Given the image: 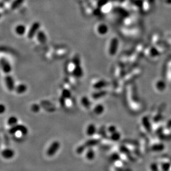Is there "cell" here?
<instances>
[{"mask_svg": "<svg viewBox=\"0 0 171 171\" xmlns=\"http://www.w3.org/2000/svg\"><path fill=\"white\" fill-rule=\"evenodd\" d=\"M1 14H0V18H1Z\"/></svg>", "mask_w": 171, "mask_h": 171, "instance_id": "15", "label": "cell"}, {"mask_svg": "<svg viewBox=\"0 0 171 171\" xmlns=\"http://www.w3.org/2000/svg\"><path fill=\"white\" fill-rule=\"evenodd\" d=\"M15 151L11 149H3L1 152V155L5 159L10 160L15 156Z\"/></svg>", "mask_w": 171, "mask_h": 171, "instance_id": "6", "label": "cell"}, {"mask_svg": "<svg viewBox=\"0 0 171 171\" xmlns=\"http://www.w3.org/2000/svg\"><path fill=\"white\" fill-rule=\"evenodd\" d=\"M18 120L17 117L15 116H12L10 117L7 120V124L10 127L14 126L18 124Z\"/></svg>", "mask_w": 171, "mask_h": 171, "instance_id": "11", "label": "cell"}, {"mask_svg": "<svg viewBox=\"0 0 171 171\" xmlns=\"http://www.w3.org/2000/svg\"><path fill=\"white\" fill-rule=\"evenodd\" d=\"M0 66L2 71L5 73L8 74L12 71V67L7 60L5 58L0 59Z\"/></svg>", "mask_w": 171, "mask_h": 171, "instance_id": "3", "label": "cell"}, {"mask_svg": "<svg viewBox=\"0 0 171 171\" xmlns=\"http://www.w3.org/2000/svg\"><path fill=\"white\" fill-rule=\"evenodd\" d=\"M24 1L25 0H14L11 3V8L12 10H15L17 9L22 5Z\"/></svg>", "mask_w": 171, "mask_h": 171, "instance_id": "10", "label": "cell"}, {"mask_svg": "<svg viewBox=\"0 0 171 171\" xmlns=\"http://www.w3.org/2000/svg\"><path fill=\"white\" fill-rule=\"evenodd\" d=\"M6 111V107L3 104H0V115L4 114Z\"/></svg>", "mask_w": 171, "mask_h": 171, "instance_id": "13", "label": "cell"}, {"mask_svg": "<svg viewBox=\"0 0 171 171\" xmlns=\"http://www.w3.org/2000/svg\"><path fill=\"white\" fill-rule=\"evenodd\" d=\"M37 39L41 43H45L47 41V37L45 32L42 30H39L36 34Z\"/></svg>", "mask_w": 171, "mask_h": 171, "instance_id": "8", "label": "cell"}, {"mask_svg": "<svg viewBox=\"0 0 171 171\" xmlns=\"http://www.w3.org/2000/svg\"><path fill=\"white\" fill-rule=\"evenodd\" d=\"M27 90V87L25 84H20L16 87L15 91L18 94H24Z\"/></svg>", "mask_w": 171, "mask_h": 171, "instance_id": "9", "label": "cell"}, {"mask_svg": "<svg viewBox=\"0 0 171 171\" xmlns=\"http://www.w3.org/2000/svg\"><path fill=\"white\" fill-rule=\"evenodd\" d=\"M170 164H164V167H163V170L164 171H168L170 169Z\"/></svg>", "mask_w": 171, "mask_h": 171, "instance_id": "14", "label": "cell"}, {"mask_svg": "<svg viewBox=\"0 0 171 171\" xmlns=\"http://www.w3.org/2000/svg\"><path fill=\"white\" fill-rule=\"evenodd\" d=\"M8 132L11 135H14L19 132L22 135L25 136V135H27L29 133V130L27 127L25 125L17 124L14 126L11 127V128L9 129Z\"/></svg>", "mask_w": 171, "mask_h": 171, "instance_id": "1", "label": "cell"}, {"mask_svg": "<svg viewBox=\"0 0 171 171\" xmlns=\"http://www.w3.org/2000/svg\"><path fill=\"white\" fill-rule=\"evenodd\" d=\"M41 24L38 22H35L32 23L27 33V37L29 39H32L36 36L38 32L39 31Z\"/></svg>", "mask_w": 171, "mask_h": 171, "instance_id": "2", "label": "cell"}, {"mask_svg": "<svg viewBox=\"0 0 171 171\" xmlns=\"http://www.w3.org/2000/svg\"><path fill=\"white\" fill-rule=\"evenodd\" d=\"M26 27L23 24H18L15 28V32L18 36H23L26 32Z\"/></svg>", "mask_w": 171, "mask_h": 171, "instance_id": "7", "label": "cell"}, {"mask_svg": "<svg viewBox=\"0 0 171 171\" xmlns=\"http://www.w3.org/2000/svg\"><path fill=\"white\" fill-rule=\"evenodd\" d=\"M60 147V143L57 141L53 142L47 149V155L48 156L52 157L55 155Z\"/></svg>", "mask_w": 171, "mask_h": 171, "instance_id": "4", "label": "cell"}, {"mask_svg": "<svg viewBox=\"0 0 171 171\" xmlns=\"http://www.w3.org/2000/svg\"><path fill=\"white\" fill-rule=\"evenodd\" d=\"M40 110V106L37 104H34L32 105L31 110L33 112L37 113L38 112H39Z\"/></svg>", "mask_w": 171, "mask_h": 171, "instance_id": "12", "label": "cell"}, {"mask_svg": "<svg viewBox=\"0 0 171 171\" xmlns=\"http://www.w3.org/2000/svg\"><path fill=\"white\" fill-rule=\"evenodd\" d=\"M5 81L7 88L8 90H10V91H12L15 90L16 88L15 81L13 77L11 75H6L5 78Z\"/></svg>", "mask_w": 171, "mask_h": 171, "instance_id": "5", "label": "cell"}]
</instances>
